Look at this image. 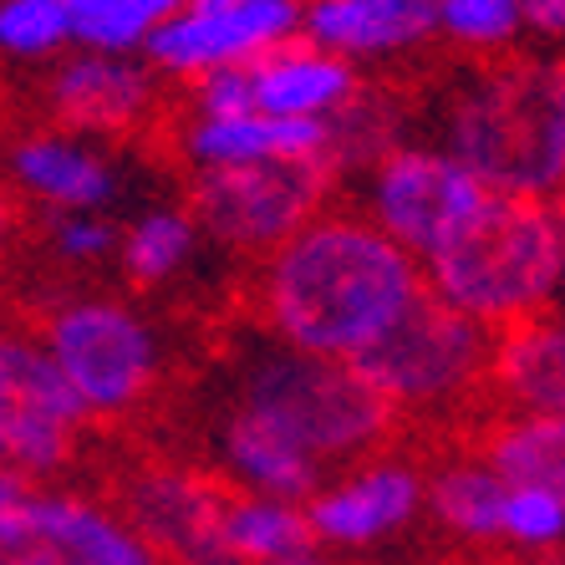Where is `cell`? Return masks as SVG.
Instances as JSON below:
<instances>
[{"label":"cell","mask_w":565,"mask_h":565,"mask_svg":"<svg viewBox=\"0 0 565 565\" xmlns=\"http://www.w3.org/2000/svg\"><path fill=\"white\" fill-rule=\"evenodd\" d=\"M423 296V270L362 214H316L265 255V331L296 352L356 362Z\"/></svg>","instance_id":"obj_1"},{"label":"cell","mask_w":565,"mask_h":565,"mask_svg":"<svg viewBox=\"0 0 565 565\" xmlns=\"http://www.w3.org/2000/svg\"><path fill=\"white\" fill-rule=\"evenodd\" d=\"M438 153L489 194L555 199L565 184V87L555 66H473L434 107Z\"/></svg>","instance_id":"obj_2"},{"label":"cell","mask_w":565,"mask_h":565,"mask_svg":"<svg viewBox=\"0 0 565 565\" xmlns=\"http://www.w3.org/2000/svg\"><path fill=\"white\" fill-rule=\"evenodd\" d=\"M565 276V224L555 199L489 194L444 255L423 265V286L489 331L551 311Z\"/></svg>","instance_id":"obj_3"},{"label":"cell","mask_w":565,"mask_h":565,"mask_svg":"<svg viewBox=\"0 0 565 565\" xmlns=\"http://www.w3.org/2000/svg\"><path fill=\"white\" fill-rule=\"evenodd\" d=\"M230 408L301 448L327 479L331 469L362 463L393 428V413L347 362L296 352L270 331L255 337L239 356Z\"/></svg>","instance_id":"obj_4"},{"label":"cell","mask_w":565,"mask_h":565,"mask_svg":"<svg viewBox=\"0 0 565 565\" xmlns=\"http://www.w3.org/2000/svg\"><path fill=\"white\" fill-rule=\"evenodd\" d=\"M489 356L494 331L423 286L418 301L347 367L382 397L387 413H438L479 393V382H489Z\"/></svg>","instance_id":"obj_5"},{"label":"cell","mask_w":565,"mask_h":565,"mask_svg":"<svg viewBox=\"0 0 565 565\" xmlns=\"http://www.w3.org/2000/svg\"><path fill=\"white\" fill-rule=\"evenodd\" d=\"M41 352L72 387L87 418H122L153 393L163 347L143 311H132L107 296L66 301L46 316Z\"/></svg>","instance_id":"obj_6"},{"label":"cell","mask_w":565,"mask_h":565,"mask_svg":"<svg viewBox=\"0 0 565 565\" xmlns=\"http://www.w3.org/2000/svg\"><path fill=\"white\" fill-rule=\"evenodd\" d=\"M484 199L489 189L434 143H397L367 169L362 220L423 270L469 230Z\"/></svg>","instance_id":"obj_7"},{"label":"cell","mask_w":565,"mask_h":565,"mask_svg":"<svg viewBox=\"0 0 565 565\" xmlns=\"http://www.w3.org/2000/svg\"><path fill=\"white\" fill-rule=\"evenodd\" d=\"M331 163H255V169H210L194 173L199 235L235 255H270L306 220L321 214L331 189Z\"/></svg>","instance_id":"obj_8"},{"label":"cell","mask_w":565,"mask_h":565,"mask_svg":"<svg viewBox=\"0 0 565 565\" xmlns=\"http://www.w3.org/2000/svg\"><path fill=\"white\" fill-rule=\"evenodd\" d=\"M301 31V0H184L148 36L153 77L199 82L224 66H250Z\"/></svg>","instance_id":"obj_9"},{"label":"cell","mask_w":565,"mask_h":565,"mask_svg":"<svg viewBox=\"0 0 565 565\" xmlns=\"http://www.w3.org/2000/svg\"><path fill=\"white\" fill-rule=\"evenodd\" d=\"M301 510L311 545L372 551V545H387L418 525L423 469L408 459H362L352 469L331 473Z\"/></svg>","instance_id":"obj_10"},{"label":"cell","mask_w":565,"mask_h":565,"mask_svg":"<svg viewBox=\"0 0 565 565\" xmlns=\"http://www.w3.org/2000/svg\"><path fill=\"white\" fill-rule=\"evenodd\" d=\"M224 489L184 469H143L122 489V520L163 565H235L220 545Z\"/></svg>","instance_id":"obj_11"},{"label":"cell","mask_w":565,"mask_h":565,"mask_svg":"<svg viewBox=\"0 0 565 565\" xmlns=\"http://www.w3.org/2000/svg\"><path fill=\"white\" fill-rule=\"evenodd\" d=\"M158 103V77L138 56H97L77 52L56 62L46 77V107L66 132L77 138H113L128 132L153 113Z\"/></svg>","instance_id":"obj_12"},{"label":"cell","mask_w":565,"mask_h":565,"mask_svg":"<svg viewBox=\"0 0 565 565\" xmlns=\"http://www.w3.org/2000/svg\"><path fill=\"white\" fill-rule=\"evenodd\" d=\"M11 565H163L118 510L82 494H41Z\"/></svg>","instance_id":"obj_13"},{"label":"cell","mask_w":565,"mask_h":565,"mask_svg":"<svg viewBox=\"0 0 565 565\" xmlns=\"http://www.w3.org/2000/svg\"><path fill=\"white\" fill-rule=\"evenodd\" d=\"M296 36L356 66L418 52L438 36V26L434 0H306Z\"/></svg>","instance_id":"obj_14"},{"label":"cell","mask_w":565,"mask_h":565,"mask_svg":"<svg viewBox=\"0 0 565 565\" xmlns=\"http://www.w3.org/2000/svg\"><path fill=\"white\" fill-rule=\"evenodd\" d=\"M11 179L21 194L46 204L52 214H103L118 199L122 179L118 163L97 138H77V132H26L11 143Z\"/></svg>","instance_id":"obj_15"},{"label":"cell","mask_w":565,"mask_h":565,"mask_svg":"<svg viewBox=\"0 0 565 565\" xmlns=\"http://www.w3.org/2000/svg\"><path fill=\"white\" fill-rule=\"evenodd\" d=\"M245 87H250V113L260 118L327 122L352 103L362 82H356V66H347L342 56L290 36L245 66Z\"/></svg>","instance_id":"obj_16"},{"label":"cell","mask_w":565,"mask_h":565,"mask_svg":"<svg viewBox=\"0 0 565 565\" xmlns=\"http://www.w3.org/2000/svg\"><path fill=\"white\" fill-rule=\"evenodd\" d=\"M184 158L194 163V173L255 169V163H327V122H286L260 113L189 118Z\"/></svg>","instance_id":"obj_17"},{"label":"cell","mask_w":565,"mask_h":565,"mask_svg":"<svg viewBox=\"0 0 565 565\" xmlns=\"http://www.w3.org/2000/svg\"><path fill=\"white\" fill-rule=\"evenodd\" d=\"M489 382L500 387L514 413H565V331L551 311L514 321L494 331V356H489Z\"/></svg>","instance_id":"obj_18"},{"label":"cell","mask_w":565,"mask_h":565,"mask_svg":"<svg viewBox=\"0 0 565 565\" xmlns=\"http://www.w3.org/2000/svg\"><path fill=\"white\" fill-rule=\"evenodd\" d=\"M220 459L224 473L239 484V494H270V500L306 504L316 489L327 484V473L306 459L301 448H290L280 434L245 413H224L220 423Z\"/></svg>","instance_id":"obj_19"},{"label":"cell","mask_w":565,"mask_h":565,"mask_svg":"<svg viewBox=\"0 0 565 565\" xmlns=\"http://www.w3.org/2000/svg\"><path fill=\"white\" fill-rule=\"evenodd\" d=\"M220 545L235 565H276L316 551L301 504L270 500V494H224Z\"/></svg>","instance_id":"obj_20"},{"label":"cell","mask_w":565,"mask_h":565,"mask_svg":"<svg viewBox=\"0 0 565 565\" xmlns=\"http://www.w3.org/2000/svg\"><path fill=\"white\" fill-rule=\"evenodd\" d=\"M500 500L504 484L484 459H448L423 473V510L463 545H500Z\"/></svg>","instance_id":"obj_21"},{"label":"cell","mask_w":565,"mask_h":565,"mask_svg":"<svg viewBox=\"0 0 565 565\" xmlns=\"http://www.w3.org/2000/svg\"><path fill=\"white\" fill-rule=\"evenodd\" d=\"M479 459L504 489H565V418L514 413L484 438Z\"/></svg>","instance_id":"obj_22"},{"label":"cell","mask_w":565,"mask_h":565,"mask_svg":"<svg viewBox=\"0 0 565 565\" xmlns=\"http://www.w3.org/2000/svg\"><path fill=\"white\" fill-rule=\"evenodd\" d=\"M199 245H204V235L184 210H148L128 230H118V250L113 255H118L122 276L132 286H163V280L184 276L194 265Z\"/></svg>","instance_id":"obj_23"},{"label":"cell","mask_w":565,"mask_h":565,"mask_svg":"<svg viewBox=\"0 0 565 565\" xmlns=\"http://www.w3.org/2000/svg\"><path fill=\"white\" fill-rule=\"evenodd\" d=\"M66 41L97 56H138L184 0H62Z\"/></svg>","instance_id":"obj_24"},{"label":"cell","mask_w":565,"mask_h":565,"mask_svg":"<svg viewBox=\"0 0 565 565\" xmlns=\"http://www.w3.org/2000/svg\"><path fill=\"white\" fill-rule=\"evenodd\" d=\"M0 403L6 413H31V418H52L66 428L87 423V413L77 408L72 387L52 367V356L41 352L36 337H0Z\"/></svg>","instance_id":"obj_25"},{"label":"cell","mask_w":565,"mask_h":565,"mask_svg":"<svg viewBox=\"0 0 565 565\" xmlns=\"http://www.w3.org/2000/svg\"><path fill=\"white\" fill-rule=\"evenodd\" d=\"M387 148H397L393 107H387V97L362 93V87H356L352 103L327 118V163H331V173L356 169V163H367L372 169Z\"/></svg>","instance_id":"obj_26"},{"label":"cell","mask_w":565,"mask_h":565,"mask_svg":"<svg viewBox=\"0 0 565 565\" xmlns=\"http://www.w3.org/2000/svg\"><path fill=\"white\" fill-rule=\"evenodd\" d=\"M565 535V489H504L500 545L520 555H545Z\"/></svg>","instance_id":"obj_27"},{"label":"cell","mask_w":565,"mask_h":565,"mask_svg":"<svg viewBox=\"0 0 565 565\" xmlns=\"http://www.w3.org/2000/svg\"><path fill=\"white\" fill-rule=\"evenodd\" d=\"M434 26L463 52H504L520 36L514 0H434Z\"/></svg>","instance_id":"obj_28"},{"label":"cell","mask_w":565,"mask_h":565,"mask_svg":"<svg viewBox=\"0 0 565 565\" xmlns=\"http://www.w3.org/2000/svg\"><path fill=\"white\" fill-rule=\"evenodd\" d=\"M66 41L62 0H0V56L11 62H46Z\"/></svg>","instance_id":"obj_29"},{"label":"cell","mask_w":565,"mask_h":565,"mask_svg":"<svg viewBox=\"0 0 565 565\" xmlns=\"http://www.w3.org/2000/svg\"><path fill=\"white\" fill-rule=\"evenodd\" d=\"M46 245H52V255L66 265H97L118 250V224L107 220V214H87V210L52 214Z\"/></svg>","instance_id":"obj_30"},{"label":"cell","mask_w":565,"mask_h":565,"mask_svg":"<svg viewBox=\"0 0 565 565\" xmlns=\"http://www.w3.org/2000/svg\"><path fill=\"white\" fill-rule=\"evenodd\" d=\"M36 500L41 489L31 484L26 473H15L0 463V555L11 561V551L21 545V535H26L31 514H36Z\"/></svg>","instance_id":"obj_31"},{"label":"cell","mask_w":565,"mask_h":565,"mask_svg":"<svg viewBox=\"0 0 565 565\" xmlns=\"http://www.w3.org/2000/svg\"><path fill=\"white\" fill-rule=\"evenodd\" d=\"M514 11H520V31H535L545 41L565 31V0H514Z\"/></svg>","instance_id":"obj_32"},{"label":"cell","mask_w":565,"mask_h":565,"mask_svg":"<svg viewBox=\"0 0 565 565\" xmlns=\"http://www.w3.org/2000/svg\"><path fill=\"white\" fill-rule=\"evenodd\" d=\"M11 230H15V204H11V194L0 189V239L11 235Z\"/></svg>","instance_id":"obj_33"},{"label":"cell","mask_w":565,"mask_h":565,"mask_svg":"<svg viewBox=\"0 0 565 565\" xmlns=\"http://www.w3.org/2000/svg\"><path fill=\"white\" fill-rule=\"evenodd\" d=\"M276 565H331L327 555H316V551H306V555H290V561H276Z\"/></svg>","instance_id":"obj_34"},{"label":"cell","mask_w":565,"mask_h":565,"mask_svg":"<svg viewBox=\"0 0 565 565\" xmlns=\"http://www.w3.org/2000/svg\"><path fill=\"white\" fill-rule=\"evenodd\" d=\"M0 463H6V403H0Z\"/></svg>","instance_id":"obj_35"},{"label":"cell","mask_w":565,"mask_h":565,"mask_svg":"<svg viewBox=\"0 0 565 565\" xmlns=\"http://www.w3.org/2000/svg\"><path fill=\"white\" fill-rule=\"evenodd\" d=\"M500 565H525V561H500Z\"/></svg>","instance_id":"obj_36"},{"label":"cell","mask_w":565,"mask_h":565,"mask_svg":"<svg viewBox=\"0 0 565 565\" xmlns=\"http://www.w3.org/2000/svg\"><path fill=\"white\" fill-rule=\"evenodd\" d=\"M0 565H11V561H6V555H0Z\"/></svg>","instance_id":"obj_37"}]
</instances>
